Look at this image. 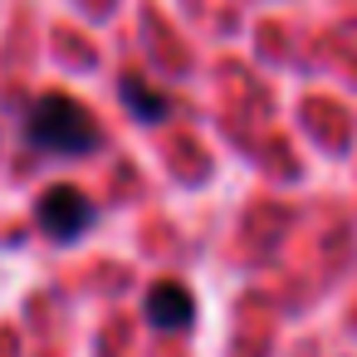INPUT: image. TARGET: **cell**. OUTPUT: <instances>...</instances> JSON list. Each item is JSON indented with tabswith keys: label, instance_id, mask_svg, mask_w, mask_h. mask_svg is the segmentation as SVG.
I'll list each match as a JSON object with an SVG mask.
<instances>
[{
	"label": "cell",
	"instance_id": "cell-1",
	"mask_svg": "<svg viewBox=\"0 0 357 357\" xmlns=\"http://www.w3.org/2000/svg\"><path fill=\"white\" fill-rule=\"evenodd\" d=\"M25 147L50 152V157H89L103 147V128L98 118L74 98V93H40L25 108V128H20Z\"/></svg>",
	"mask_w": 357,
	"mask_h": 357
},
{
	"label": "cell",
	"instance_id": "cell-2",
	"mask_svg": "<svg viewBox=\"0 0 357 357\" xmlns=\"http://www.w3.org/2000/svg\"><path fill=\"white\" fill-rule=\"evenodd\" d=\"M35 220H40V230H45L54 245H74V240H84V235L93 230L98 206H93L79 186L59 181V186H50V191L35 201Z\"/></svg>",
	"mask_w": 357,
	"mask_h": 357
},
{
	"label": "cell",
	"instance_id": "cell-3",
	"mask_svg": "<svg viewBox=\"0 0 357 357\" xmlns=\"http://www.w3.org/2000/svg\"><path fill=\"white\" fill-rule=\"evenodd\" d=\"M147 323H152V328H167V333H186V328L196 323V298H191V289L176 284V279L152 284V289H147Z\"/></svg>",
	"mask_w": 357,
	"mask_h": 357
},
{
	"label": "cell",
	"instance_id": "cell-4",
	"mask_svg": "<svg viewBox=\"0 0 357 357\" xmlns=\"http://www.w3.org/2000/svg\"><path fill=\"white\" fill-rule=\"evenodd\" d=\"M118 98H123V108H128L142 128H157V123H167V118L176 113V103H172L162 89H152L147 79H137V74H128V79L118 84Z\"/></svg>",
	"mask_w": 357,
	"mask_h": 357
}]
</instances>
